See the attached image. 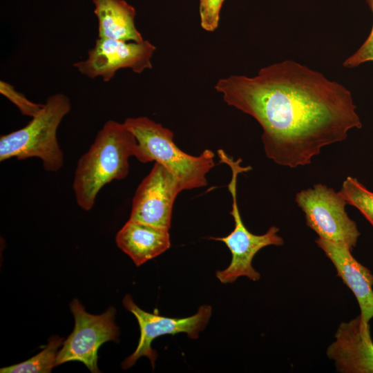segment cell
I'll return each instance as SVG.
<instances>
[{"label": "cell", "instance_id": "cell-13", "mask_svg": "<svg viewBox=\"0 0 373 373\" xmlns=\"http://www.w3.org/2000/svg\"><path fill=\"white\" fill-rule=\"evenodd\" d=\"M169 229L128 220L117 232V247L137 266L160 255L171 247Z\"/></svg>", "mask_w": 373, "mask_h": 373}, {"label": "cell", "instance_id": "cell-12", "mask_svg": "<svg viewBox=\"0 0 373 373\" xmlns=\"http://www.w3.org/2000/svg\"><path fill=\"white\" fill-rule=\"evenodd\" d=\"M335 341L327 350L338 372L373 373V341L370 328L361 327L358 315L343 322L335 333Z\"/></svg>", "mask_w": 373, "mask_h": 373}, {"label": "cell", "instance_id": "cell-2", "mask_svg": "<svg viewBox=\"0 0 373 373\" xmlns=\"http://www.w3.org/2000/svg\"><path fill=\"white\" fill-rule=\"evenodd\" d=\"M136 146L135 137L123 123L105 122L75 170L73 189L81 209H92L106 184L127 176L128 160L134 156Z\"/></svg>", "mask_w": 373, "mask_h": 373}, {"label": "cell", "instance_id": "cell-8", "mask_svg": "<svg viewBox=\"0 0 373 373\" xmlns=\"http://www.w3.org/2000/svg\"><path fill=\"white\" fill-rule=\"evenodd\" d=\"M155 49L147 40L135 42L98 37L88 57L73 66L82 75L90 79L101 77L108 82L119 69L129 68L136 73L151 69Z\"/></svg>", "mask_w": 373, "mask_h": 373}, {"label": "cell", "instance_id": "cell-4", "mask_svg": "<svg viewBox=\"0 0 373 373\" xmlns=\"http://www.w3.org/2000/svg\"><path fill=\"white\" fill-rule=\"evenodd\" d=\"M70 109L67 95L56 93L49 96L39 113L24 127L1 136L0 161L37 157L46 171H58L64 165V156L57 132Z\"/></svg>", "mask_w": 373, "mask_h": 373}, {"label": "cell", "instance_id": "cell-15", "mask_svg": "<svg viewBox=\"0 0 373 373\" xmlns=\"http://www.w3.org/2000/svg\"><path fill=\"white\" fill-rule=\"evenodd\" d=\"M64 338L52 336L48 345L37 354L22 363L0 369L1 373H48L55 366L58 349Z\"/></svg>", "mask_w": 373, "mask_h": 373}, {"label": "cell", "instance_id": "cell-11", "mask_svg": "<svg viewBox=\"0 0 373 373\" xmlns=\"http://www.w3.org/2000/svg\"><path fill=\"white\" fill-rule=\"evenodd\" d=\"M317 245L332 261L337 276L351 289L358 303L361 327H370L373 318V274L352 255L351 249L344 243L318 238Z\"/></svg>", "mask_w": 373, "mask_h": 373}, {"label": "cell", "instance_id": "cell-3", "mask_svg": "<svg viewBox=\"0 0 373 373\" xmlns=\"http://www.w3.org/2000/svg\"><path fill=\"white\" fill-rule=\"evenodd\" d=\"M124 126L137 140L134 157L142 163L155 161L181 183L183 190L204 186L215 166L214 153L205 149L198 156L183 152L173 141V133L147 117L126 118Z\"/></svg>", "mask_w": 373, "mask_h": 373}, {"label": "cell", "instance_id": "cell-14", "mask_svg": "<svg viewBox=\"0 0 373 373\" xmlns=\"http://www.w3.org/2000/svg\"><path fill=\"white\" fill-rule=\"evenodd\" d=\"M98 20V37L140 42L135 10L124 0H92Z\"/></svg>", "mask_w": 373, "mask_h": 373}, {"label": "cell", "instance_id": "cell-7", "mask_svg": "<svg viewBox=\"0 0 373 373\" xmlns=\"http://www.w3.org/2000/svg\"><path fill=\"white\" fill-rule=\"evenodd\" d=\"M70 308L74 316L75 327L58 352L55 366L68 361H79L91 372H99V347L107 341H118L119 332L114 321L115 309L109 307L102 314H90L77 299L72 300Z\"/></svg>", "mask_w": 373, "mask_h": 373}, {"label": "cell", "instance_id": "cell-1", "mask_svg": "<svg viewBox=\"0 0 373 373\" xmlns=\"http://www.w3.org/2000/svg\"><path fill=\"white\" fill-rule=\"evenodd\" d=\"M215 89L229 106L259 123L267 157L281 166L309 164L323 147L362 126L346 87L293 60L262 68L254 77L220 79Z\"/></svg>", "mask_w": 373, "mask_h": 373}, {"label": "cell", "instance_id": "cell-5", "mask_svg": "<svg viewBox=\"0 0 373 373\" xmlns=\"http://www.w3.org/2000/svg\"><path fill=\"white\" fill-rule=\"evenodd\" d=\"M220 162L227 164L231 170V179L228 189L232 197V209L230 214L234 220V229L224 237H211L210 239L224 242L231 254L229 265L224 270L217 271L216 276L223 284L231 283L238 278L245 276L251 280L257 281L260 278L259 272L252 266L255 255L262 248L269 246L282 245L283 239L278 232L279 229L271 226L265 233L256 235L250 232L245 227L237 202V178L239 173L250 171V166H242L240 158L234 160L224 151L219 155Z\"/></svg>", "mask_w": 373, "mask_h": 373}, {"label": "cell", "instance_id": "cell-9", "mask_svg": "<svg viewBox=\"0 0 373 373\" xmlns=\"http://www.w3.org/2000/svg\"><path fill=\"white\" fill-rule=\"evenodd\" d=\"M123 305L135 316L140 329V336L137 348L122 363L124 370L132 367L142 356L148 357L153 369H154L157 354L151 347L153 340L162 335H175L182 332L186 333L190 338H198L199 333L207 325L212 311L210 305H203L198 308L197 313L191 316L185 318L166 317L140 309L129 294L124 298Z\"/></svg>", "mask_w": 373, "mask_h": 373}, {"label": "cell", "instance_id": "cell-17", "mask_svg": "<svg viewBox=\"0 0 373 373\" xmlns=\"http://www.w3.org/2000/svg\"><path fill=\"white\" fill-rule=\"evenodd\" d=\"M0 93L15 104L23 115L33 117L43 108L44 104L29 100L25 95L17 91L10 84L1 80Z\"/></svg>", "mask_w": 373, "mask_h": 373}, {"label": "cell", "instance_id": "cell-6", "mask_svg": "<svg viewBox=\"0 0 373 373\" xmlns=\"http://www.w3.org/2000/svg\"><path fill=\"white\" fill-rule=\"evenodd\" d=\"M295 200L318 238L344 243L351 250L355 247L360 232L346 213L347 203L339 191L319 183L297 193Z\"/></svg>", "mask_w": 373, "mask_h": 373}, {"label": "cell", "instance_id": "cell-10", "mask_svg": "<svg viewBox=\"0 0 373 373\" xmlns=\"http://www.w3.org/2000/svg\"><path fill=\"white\" fill-rule=\"evenodd\" d=\"M182 191L178 179L155 162L135 191L129 219L169 229L173 206Z\"/></svg>", "mask_w": 373, "mask_h": 373}, {"label": "cell", "instance_id": "cell-18", "mask_svg": "<svg viewBox=\"0 0 373 373\" xmlns=\"http://www.w3.org/2000/svg\"><path fill=\"white\" fill-rule=\"evenodd\" d=\"M224 1V0H200V25L204 30L213 32L218 28Z\"/></svg>", "mask_w": 373, "mask_h": 373}, {"label": "cell", "instance_id": "cell-19", "mask_svg": "<svg viewBox=\"0 0 373 373\" xmlns=\"http://www.w3.org/2000/svg\"><path fill=\"white\" fill-rule=\"evenodd\" d=\"M366 2L373 14V0H366ZM367 61H373V25L365 41L354 54L343 61V66L351 68Z\"/></svg>", "mask_w": 373, "mask_h": 373}, {"label": "cell", "instance_id": "cell-16", "mask_svg": "<svg viewBox=\"0 0 373 373\" xmlns=\"http://www.w3.org/2000/svg\"><path fill=\"white\" fill-rule=\"evenodd\" d=\"M339 192L347 203L356 207L373 227V192L351 176L343 181Z\"/></svg>", "mask_w": 373, "mask_h": 373}]
</instances>
